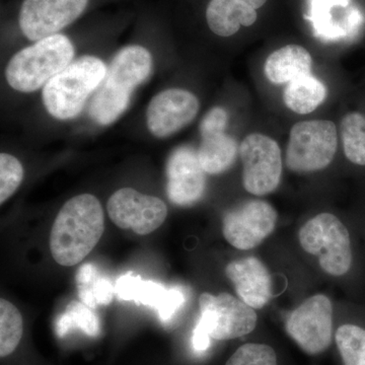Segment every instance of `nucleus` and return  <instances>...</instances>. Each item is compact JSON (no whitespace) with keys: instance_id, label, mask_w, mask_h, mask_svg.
Masks as SVG:
<instances>
[{"instance_id":"nucleus-1","label":"nucleus","mask_w":365,"mask_h":365,"mask_svg":"<svg viewBox=\"0 0 365 365\" xmlns=\"http://www.w3.org/2000/svg\"><path fill=\"white\" fill-rule=\"evenodd\" d=\"M104 211L97 197L81 194L60 209L50 235V251L59 265L72 267L93 251L104 234Z\"/></svg>"},{"instance_id":"nucleus-2","label":"nucleus","mask_w":365,"mask_h":365,"mask_svg":"<svg viewBox=\"0 0 365 365\" xmlns=\"http://www.w3.org/2000/svg\"><path fill=\"white\" fill-rule=\"evenodd\" d=\"M153 57L141 46H127L117 53L102 81L91 98L88 114L100 125H110L121 116L132 93L150 78Z\"/></svg>"},{"instance_id":"nucleus-3","label":"nucleus","mask_w":365,"mask_h":365,"mask_svg":"<svg viewBox=\"0 0 365 365\" xmlns=\"http://www.w3.org/2000/svg\"><path fill=\"white\" fill-rule=\"evenodd\" d=\"M102 60L83 56L71 62L43 88V103L51 116L73 119L83 111L88 97L98 90L107 74Z\"/></svg>"},{"instance_id":"nucleus-4","label":"nucleus","mask_w":365,"mask_h":365,"mask_svg":"<svg viewBox=\"0 0 365 365\" xmlns=\"http://www.w3.org/2000/svg\"><path fill=\"white\" fill-rule=\"evenodd\" d=\"M73 56V45L62 34L37 41L11 59L6 71L7 83L14 90L33 93L68 66Z\"/></svg>"},{"instance_id":"nucleus-5","label":"nucleus","mask_w":365,"mask_h":365,"mask_svg":"<svg viewBox=\"0 0 365 365\" xmlns=\"http://www.w3.org/2000/svg\"><path fill=\"white\" fill-rule=\"evenodd\" d=\"M300 246L319 258V266L332 276L345 275L351 268L352 250L347 228L331 213H319L300 228Z\"/></svg>"},{"instance_id":"nucleus-6","label":"nucleus","mask_w":365,"mask_h":365,"mask_svg":"<svg viewBox=\"0 0 365 365\" xmlns=\"http://www.w3.org/2000/svg\"><path fill=\"white\" fill-rule=\"evenodd\" d=\"M338 146L336 125L329 120H309L290 130L285 163L299 174L319 172L333 162Z\"/></svg>"},{"instance_id":"nucleus-7","label":"nucleus","mask_w":365,"mask_h":365,"mask_svg":"<svg viewBox=\"0 0 365 365\" xmlns=\"http://www.w3.org/2000/svg\"><path fill=\"white\" fill-rule=\"evenodd\" d=\"M242 182L249 193L267 195L278 188L282 177V155L278 143L261 133L245 137L240 145Z\"/></svg>"},{"instance_id":"nucleus-8","label":"nucleus","mask_w":365,"mask_h":365,"mask_svg":"<svg viewBox=\"0 0 365 365\" xmlns=\"http://www.w3.org/2000/svg\"><path fill=\"white\" fill-rule=\"evenodd\" d=\"M200 318L197 325L212 339L222 341L248 335L257 325L253 307L228 294H202L199 297Z\"/></svg>"},{"instance_id":"nucleus-9","label":"nucleus","mask_w":365,"mask_h":365,"mask_svg":"<svg viewBox=\"0 0 365 365\" xmlns=\"http://www.w3.org/2000/svg\"><path fill=\"white\" fill-rule=\"evenodd\" d=\"M287 331L307 354L326 351L332 342L333 307L330 299L317 294L304 300L288 317Z\"/></svg>"},{"instance_id":"nucleus-10","label":"nucleus","mask_w":365,"mask_h":365,"mask_svg":"<svg viewBox=\"0 0 365 365\" xmlns=\"http://www.w3.org/2000/svg\"><path fill=\"white\" fill-rule=\"evenodd\" d=\"M110 218L118 227L145 235L165 222L168 208L162 199L144 195L132 188H122L110 197L107 205Z\"/></svg>"},{"instance_id":"nucleus-11","label":"nucleus","mask_w":365,"mask_h":365,"mask_svg":"<svg viewBox=\"0 0 365 365\" xmlns=\"http://www.w3.org/2000/svg\"><path fill=\"white\" fill-rule=\"evenodd\" d=\"M277 217L271 204L250 200L223 216V237L235 249H254L272 234Z\"/></svg>"},{"instance_id":"nucleus-12","label":"nucleus","mask_w":365,"mask_h":365,"mask_svg":"<svg viewBox=\"0 0 365 365\" xmlns=\"http://www.w3.org/2000/svg\"><path fill=\"white\" fill-rule=\"evenodd\" d=\"M88 0H25L20 28L29 40L40 41L58 34L81 16Z\"/></svg>"},{"instance_id":"nucleus-13","label":"nucleus","mask_w":365,"mask_h":365,"mask_svg":"<svg viewBox=\"0 0 365 365\" xmlns=\"http://www.w3.org/2000/svg\"><path fill=\"white\" fill-rule=\"evenodd\" d=\"M167 194L170 202L189 207L201 200L206 189V173L193 148L182 146L173 151L167 163Z\"/></svg>"},{"instance_id":"nucleus-14","label":"nucleus","mask_w":365,"mask_h":365,"mask_svg":"<svg viewBox=\"0 0 365 365\" xmlns=\"http://www.w3.org/2000/svg\"><path fill=\"white\" fill-rule=\"evenodd\" d=\"M199 108L198 98L191 91L181 88L163 91L148 106V129L158 138L173 135L195 119Z\"/></svg>"},{"instance_id":"nucleus-15","label":"nucleus","mask_w":365,"mask_h":365,"mask_svg":"<svg viewBox=\"0 0 365 365\" xmlns=\"http://www.w3.org/2000/svg\"><path fill=\"white\" fill-rule=\"evenodd\" d=\"M225 274L240 299L253 309H262L272 297V278L259 259L247 257L230 262Z\"/></svg>"},{"instance_id":"nucleus-16","label":"nucleus","mask_w":365,"mask_h":365,"mask_svg":"<svg viewBox=\"0 0 365 365\" xmlns=\"http://www.w3.org/2000/svg\"><path fill=\"white\" fill-rule=\"evenodd\" d=\"M116 289L122 299H134L157 309L160 319L165 322L172 319L185 302V295L180 290H168L157 283L129 275L120 278Z\"/></svg>"},{"instance_id":"nucleus-17","label":"nucleus","mask_w":365,"mask_h":365,"mask_svg":"<svg viewBox=\"0 0 365 365\" xmlns=\"http://www.w3.org/2000/svg\"><path fill=\"white\" fill-rule=\"evenodd\" d=\"M267 0H210L206 20L210 30L220 37H230L241 26H251L258 18L257 9Z\"/></svg>"},{"instance_id":"nucleus-18","label":"nucleus","mask_w":365,"mask_h":365,"mask_svg":"<svg viewBox=\"0 0 365 365\" xmlns=\"http://www.w3.org/2000/svg\"><path fill=\"white\" fill-rule=\"evenodd\" d=\"M313 59L306 48L287 45L269 55L264 66L266 78L274 85H283L311 73Z\"/></svg>"},{"instance_id":"nucleus-19","label":"nucleus","mask_w":365,"mask_h":365,"mask_svg":"<svg viewBox=\"0 0 365 365\" xmlns=\"http://www.w3.org/2000/svg\"><path fill=\"white\" fill-rule=\"evenodd\" d=\"M201 137L197 155L204 172L220 175L230 170L240 153V146L234 137L228 135L225 131L211 132Z\"/></svg>"},{"instance_id":"nucleus-20","label":"nucleus","mask_w":365,"mask_h":365,"mask_svg":"<svg viewBox=\"0 0 365 365\" xmlns=\"http://www.w3.org/2000/svg\"><path fill=\"white\" fill-rule=\"evenodd\" d=\"M326 98L325 85L311 73L288 83L283 93V101L288 109L300 115L314 112Z\"/></svg>"},{"instance_id":"nucleus-21","label":"nucleus","mask_w":365,"mask_h":365,"mask_svg":"<svg viewBox=\"0 0 365 365\" xmlns=\"http://www.w3.org/2000/svg\"><path fill=\"white\" fill-rule=\"evenodd\" d=\"M73 329H81L86 335L96 337L100 335L101 324L97 314L83 302L73 300L66 312L55 322V331L60 338L64 337Z\"/></svg>"},{"instance_id":"nucleus-22","label":"nucleus","mask_w":365,"mask_h":365,"mask_svg":"<svg viewBox=\"0 0 365 365\" xmlns=\"http://www.w3.org/2000/svg\"><path fill=\"white\" fill-rule=\"evenodd\" d=\"M340 131L345 157L354 165H365V116L360 113L346 115Z\"/></svg>"},{"instance_id":"nucleus-23","label":"nucleus","mask_w":365,"mask_h":365,"mask_svg":"<svg viewBox=\"0 0 365 365\" xmlns=\"http://www.w3.org/2000/svg\"><path fill=\"white\" fill-rule=\"evenodd\" d=\"M23 337V318L9 300L0 299V356L11 354Z\"/></svg>"},{"instance_id":"nucleus-24","label":"nucleus","mask_w":365,"mask_h":365,"mask_svg":"<svg viewBox=\"0 0 365 365\" xmlns=\"http://www.w3.org/2000/svg\"><path fill=\"white\" fill-rule=\"evenodd\" d=\"M344 365H365V330L356 325H343L335 335Z\"/></svg>"},{"instance_id":"nucleus-25","label":"nucleus","mask_w":365,"mask_h":365,"mask_svg":"<svg viewBox=\"0 0 365 365\" xmlns=\"http://www.w3.org/2000/svg\"><path fill=\"white\" fill-rule=\"evenodd\" d=\"M24 178L23 165L9 153L0 155V203L6 202L20 187Z\"/></svg>"},{"instance_id":"nucleus-26","label":"nucleus","mask_w":365,"mask_h":365,"mask_svg":"<svg viewBox=\"0 0 365 365\" xmlns=\"http://www.w3.org/2000/svg\"><path fill=\"white\" fill-rule=\"evenodd\" d=\"M225 365H277V356L269 345L247 343L232 355Z\"/></svg>"},{"instance_id":"nucleus-27","label":"nucleus","mask_w":365,"mask_h":365,"mask_svg":"<svg viewBox=\"0 0 365 365\" xmlns=\"http://www.w3.org/2000/svg\"><path fill=\"white\" fill-rule=\"evenodd\" d=\"M228 115L222 107H215L204 116L201 121L200 134L211 133V132L225 131L227 126Z\"/></svg>"},{"instance_id":"nucleus-28","label":"nucleus","mask_w":365,"mask_h":365,"mask_svg":"<svg viewBox=\"0 0 365 365\" xmlns=\"http://www.w3.org/2000/svg\"><path fill=\"white\" fill-rule=\"evenodd\" d=\"M210 336L208 335L203 329L196 326L192 336V346L196 352H204L208 349L210 346Z\"/></svg>"}]
</instances>
